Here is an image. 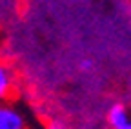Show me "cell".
I'll list each match as a JSON object with an SVG mask.
<instances>
[{
    "label": "cell",
    "instance_id": "5",
    "mask_svg": "<svg viewBox=\"0 0 131 129\" xmlns=\"http://www.w3.org/2000/svg\"><path fill=\"white\" fill-rule=\"evenodd\" d=\"M82 69H86V67H91V62H82V66H80Z\"/></svg>",
    "mask_w": 131,
    "mask_h": 129
},
{
    "label": "cell",
    "instance_id": "1",
    "mask_svg": "<svg viewBox=\"0 0 131 129\" xmlns=\"http://www.w3.org/2000/svg\"><path fill=\"white\" fill-rule=\"evenodd\" d=\"M0 129H26L24 115L9 104H0Z\"/></svg>",
    "mask_w": 131,
    "mask_h": 129
},
{
    "label": "cell",
    "instance_id": "4",
    "mask_svg": "<svg viewBox=\"0 0 131 129\" xmlns=\"http://www.w3.org/2000/svg\"><path fill=\"white\" fill-rule=\"evenodd\" d=\"M46 129H68V127H66L64 124H60V122H51Z\"/></svg>",
    "mask_w": 131,
    "mask_h": 129
},
{
    "label": "cell",
    "instance_id": "6",
    "mask_svg": "<svg viewBox=\"0 0 131 129\" xmlns=\"http://www.w3.org/2000/svg\"><path fill=\"white\" fill-rule=\"evenodd\" d=\"M127 17H129V22H131V2L127 4Z\"/></svg>",
    "mask_w": 131,
    "mask_h": 129
},
{
    "label": "cell",
    "instance_id": "2",
    "mask_svg": "<svg viewBox=\"0 0 131 129\" xmlns=\"http://www.w3.org/2000/svg\"><path fill=\"white\" fill-rule=\"evenodd\" d=\"M107 122L111 129H131V113L122 104H115L107 113Z\"/></svg>",
    "mask_w": 131,
    "mask_h": 129
},
{
    "label": "cell",
    "instance_id": "3",
    "mask_svg": "<svg viewBox=\"0 0 131 129\" xmlns=\"http://www.w3.org/2000/svg\"><path fill=\"white\" fill-rule=\"evenodd\" d=\"M11 91V73L4 66V62L0 60V100L6 98Z\"/></svg>",
    "mask_w": 131,
    "mask_h": 129
}]
</instances>
